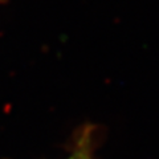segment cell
Listing matches in <instances>:
<instances>
[{
  "instance_id": "obj_1",
  "label": "cell",
  "mask_w": 159,
  "mask_h": 159,
  "mask_svg": "<svg viewBox=\"0 0 159 159\" xmlns=\"http://www.w3.org/2000/svg\"><path fill=\"white\" fill-rule=\"evenodd\" d=\"M69 159H93V158H92V154H90L89 147L85 145V146H82L81 148H80L78 151L74 152Z\"/></svg>"
}]
</instances>
